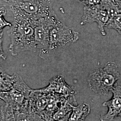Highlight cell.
<instances>
[{"label": "cell", "instance_id": "4", "mask_svg": "<svg viewBox=\"0 0 121 121\" xmlns=\"http://www.w3.org/2000/svg\"><path fill=\"white\" fill-rule=\"evenodd\" d=\"M118 66L114 62L108 61L104 66L95 70L87 78L91 90L99 95H106L111 91L120 78Z\"/></svg>", "mask_w": 121, "mask_h": 121}, {"label": "cell", "instance_id": "11", "mask_svg": "<svg viewBox=\"0 0 121 121\" xmlns=\"http://www.w3.org/2000/svg\"><path fill=\"white\" fill-rule=\"evenodd\" d=\"M72 111L69 121H84L90 112L91 108L85 103L76 105H72Z\"/></svg>", "mask_w": 121, "mask_h": 121}, {"label": "cell", "instance_id": "2", "mask_svg": "<svg viewBox=\"0 0 121 121\" xmlns=\"http://www.w3.org/2000/svg\"><path fill=\"white\" fill-rule=\"evenodd\" d=\"M32 91L20 78L15 82L11 90L0 91V99L12 106L15 120H29L30 98Z\"/></svg>", "mask_w": 121, "mask_h": 121}, {"label": "cell", "instance_id": "15", "mask_svg": "<svg viewBox=\"0 0 121 121\" xmlns=\"http://www.w3.org/2000/svg\"><path fill=\"white\" fill-rule=\"evenodd\" d=\"M106 27L114 29L121 35V13L110 18Z\"/></svg>", "mask_w": 121, "mask_h": 121}, {"label": "cell", "instance_id": "6", "mask_svg": "<svg viewBox=\"0 0 121 121\" xmlns=\"http://www.w3.org/2000/svg\"><path fill=\"white\" fill-rule=\"evenodd\" d=\"M79 37L78 31L70 29L58 19L49 32V49L67 46L77 41Z\"/></svg>", "mask_w": 121, "mask_h": 121}, {"label": "cell", "instance_id": "17", "mask_svg": "<svg viewBox=\"0 0 121 121\" xmlns=\"http://www.w3.org/2000/svg\"><path fill=\"white\" fill-rule=\"evenodd\" d=\"M6 26H12V24L8 22H6L3 17V15H2V16L1 15V17H0V30H2L3 27Z\"/></svg>", "mask_w": 121, "mask_h": 121}, {"label": "cell", "instance_id": "13", "mask_svg": "<svg viewBox=\"0 0 121 121\" xmlns=\"http://www.w3.org/2000/svg\"><path fill=\"white\" fill-rule=\"evenodd\" d=\"M0 120H15L14 112L12 106L0 99Z\"/></svg>", "mask_w": 121, "mask_h": 121}, {"label": "cell", "instance_id": "1", "mask_svg": "<svg viewBox=\"0 0 121 121\" xmlns=\"http://www.w3.org/2000/svg\"><path fill=\"white\" fill-rule=\"evenodd\" d=\"M34 21L28 17L13 16V21L9 31L10 39L9 51L15 56L24 51L37 52L35 40Z\"/></svg>", "mask_w": 121, "mask_h": 121}, {"label": "cell", "instance_id": "19", "mask_svg": "<svg viewBox=\"0 0 121 121\" xmlns=\"http://www.w3.org/2000/svg\"><path fill=\"white\" fill-rule=\"evenodd\" d=\"M117 117H119V118L121 120V113Z\"/></svg>", "mask_w": 121, "mask_h": 121}, {"label": "cell", "instance_id": "16", "mask_svg": "<svg viewBox=\"0 0 121 121\" xmlns=\"http://www.w3.org/2000/svg\"><path fill=\"white\" fill-rule=\"evenodd\" d=\"M84 6H93L99 4L102 0H79Z\"/></svg>", "mask_w": 121, "mask_h": 121}, {"label": "cell", "instance_id": "3", "mask_svg": "<svg viewBox=\"0 0 121 121\" xmlns=\"http://www.w3.org/2000/svg\"><path fill=\"white\" fill-rule=\"evenodd\" d=\"M13 16L28 17L33 20L55 14L54 0H4Z\"/></svg>", "mask_w": 121, "mask_h": 121}, {"label": "cell", "instance_id": "8", "mask_svg": "<svg viewBox=\"0 0 121 121\" xmlns=\"http://www.w3.org/2000/svg\"><path fill=\"white\" fill-rule=\"evenodd\" d=\"M112 98L102 104V106L108 108V112L104 115H100V121H112L121 113V86H114L111 90Z\"/></svg>", "mask_w": 121, "mask_h": 121}, {"label": "cell", "instance_id": "14", "mask_svg": "<svg viewBox=\"0 0 121 121\" xmlns=\"http://www.w3.org/2000/svg\"><path fill=\"white\" fill-rule=\"evenodd\" d=\"M100 4L108 12L110 19L115 16L118 13H121L114 0H102Z\"/></svg>", "mask_w": 121, "mask_h": 121}, {"label": "cell", "instance_id": "18", "mask_svg": "<svg viewBox=\"0 0 121 121\" xmlns=\"http://www.w3.org/2000/svg\"><path fill=\"white\" fill-rule=\"evenodd\" d=\"M121 12V0H114Z\"/></svg>", "mask_w": 121, "mask_h": 121}, {"label": "cell", "instance_id": "5", "mask_svg": "<svg viewBox=\"0 0 121 121\" xmlns=\"http://www.w3.org/2000/svg\"><path fill=\"white\" fill-rule=\"evenodd\" d=\"M56 14L39 18L34 21L35 40L37 51L39 56H48L49 49V32L51 28L58 20Z\"/></svg>", "mask_w": 121, "mask_h": 121}, {"label": "cell", "instance_id": "9", "mask_svg": "<svg viewBox=\"0 0 121 121\" xmlns=\"http://www.w3.org/2000/svg\"><path fill=\"white\" fill-rule=\"evenodd\" d=\"M38 90L44 93H56L66 98L74 95L75 93L73 89L65 83L62 76H57L53 78L46 87Z\"/></svg>", "mask_w": 121, "mask_h": 121}, {"label": "cell", "instance_id": "7", "mask_svg": "<svg viewBox=\"0 0 121 121\" xmlns=\"http://www.w3.org/2000/svg\"><path fill=\"white\" fill-rule=\"evenodd\" d=\"M109 19L108 13L100 4L93 6H84L80 24L84 25L96 22L101 35H105L104 27H106Z\"/></svg>", "mask_w": 121, "mask_h": 121}, {"label": "cell", "instance_id": "10", "mask_svg": "<svg viewBox=\"0 0 121 121\" xmlns=\"http://www.w3.org/2000/svg\"><path fill=\"white\" fill-rule=\"evenodd\" d=\"M72 105H77L74 95L67 97L65 102L53 114V121H69L72 111Z\"/></svg>", "mask_w": 121, "mask_h": 121}, {"label": "cell", "instance_id": "12", "mask_svg": "<svg viewBox=\"0 0 121 121\" xmlns=\"http://www.w3.org/2000/svg\"><path fill=\"white\" fill-rule=\"evenodd\" d=\"M21 78L17 73L10 76L4 72L0 74V91H8L12 89L15 82Z\"/></svg>", "mask_w": 121, "mask_h": 121}]
</instances>
